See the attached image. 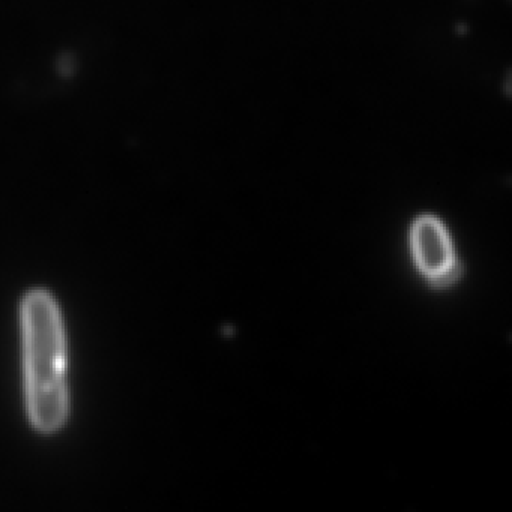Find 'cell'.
I'll use <instances>...</instances> for the list:
<instances>
[{
  "label": "cell",
  "instance_id": "cell-1",
  "mask_svg": "<svg viewBox=\"0 0 512 512\" xmlns=\"http://www.w3.org/2000/svg\"><path fill=\"white\" fill-rule=\"evenodd\" d=\"M22 323L29 419L41 433H53L65 424L70 409L67 343L55 299L43 290L29 293Z\"/></svg>",
  "mask_w": 512,
  "mask_h": 512
},
{
  "label": "cell",
  "instance_id": "cell-2",
  "mask_svg": "<svg viewBox=\"0 0 512 512\" xmlns=\"http://www.w3.org/2000/svg\"><path fill=\"white\" fill-rule=\"evenodd\" d=\"M413 253L421 271L430 280L454 265L451 241L445 227L433 217H422L412 230Z\"/></svg>",
  "mask_w": 512,
  "mask_h": 512
}]
</instances>
